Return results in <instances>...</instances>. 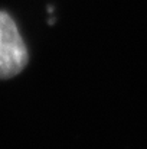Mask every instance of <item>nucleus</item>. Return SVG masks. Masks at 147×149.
<instances>
[{"label": "nucleus", "mask_w": 147, "mask_h": 149, "mask_svg": "<svg viewBox=\"0 0 147 149\" xmlns=\"http://www.w3.org/2000/svg\"><path fill=\"white\" fill-rule=\"evenodd\" d=\"M28 65V48L22 35L6 12H0V80L12 78Z\"/></svg>", "instance_id": "nucleus-1"}]
</instances>
